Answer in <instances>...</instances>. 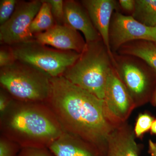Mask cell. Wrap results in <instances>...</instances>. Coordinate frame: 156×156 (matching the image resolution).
<instances>
[{"label":"cell","mask_w":156,"mask_h":156,"mask_svg":"<svg viewBox=\"0 0 156 156\" xmlns=\"http://www.w3.org/2000/svg\"><path fill=\"white\" fill-rule=\"evenodd\" d=\"M46 104L65 131L94 144L105 156L108 139L117 127L108 116L103 99L61 76L51 78Z\"/></svg>","instance_id":"cell-1"},{"label":"cell","mask_w":156,"mask_h":156,"mask_svg":"<svg viewBox=\"0 0 156 156\" xmlns=\"http://www.w3.org/2000/svg\"><path fill=\"white\" fill-rule=\"evenodd\" d=\"M0 129L22 148H48L65 131L47 104L14 99L1 115Z\"/></svg>","instance_id":"cell-2"},{"label":"cell","mask_w":156,"mask_h":156,"mask_svg":"<svg viewBox=\"0 0 156 156\" xmlns=\"http://www.w3.org/2000/svg\"><path fill=\"white\" fill-rule=\"evenodd\" d=\"M112 57L102 39L87 43L79 58L62 76L103 100L108 77L113 68Z\"/></svg>","instance_id":"cell-3"},{"label":"cell","mask_w":156,"mask_h":156,"mask_svg":"<svg viewBox=\"0 0 156 156\" xmlns=\"http://www.w3.org/2000/svg\"><path fill=\"white\" fill-rule=\"evenodd\" d=\"M51 79L35 67L17 60L0 70L2 89L20 101L46 103L51 92Z\"/></svg>","instance_id":"cell-4"},{"label":"cell","mask_w":156,"mask_h":156,"mask_svg":"<svg viewBox=\"0 0 156 156\" xmlns=\"http://www.w3.org/2000/svg\"><path fill=\"white\" fill-rule=\"evenodd\" d=\"M116 73L134 101L136 107L150 102L156 88V71L141 58L112 53Z\"/></svg>","instance_id":"cell-5"},{"label":"cell","mask_w":156,"mask_h":156,"mask_svg":"<svg viewBox=\"0 0 156 156\" xmlns=\"http://www.w3.org/2000/svg\"><path fill=\"white\" fill-rule=\"evenodd\" d=\"M11 47L16 60L30 65L51 78L62 76L80 56L75 51L49 48L34 40Z\"/></svg>","instance_id":"cell-6"},{"label":"cell","mask_w":156,"mask_h":156,"mask_svg":"<svg viewBox=\"0 0 156 156\" xmlns=\"http://www.w3.org/2000/svg\"><path fill=\"white\" fill-rule=\"evenodd\" d=\"M42 5L41 0L17 2L11 18L0 26L1 44L12 46L34 40L30 27Z\"/></svg>","instance_id":"cell-7"},{"label":"cell","mask_w":156,"mask_h":156,"mask_svg":"<svg viewBox=\"0 0 156 156\" xmlns=\"http://www.w3.org/2000/svg\"><path fill=\"white\" fill-rule=\"evenodd\" d=\"M109 46L112 53L128 42L136 40L156 42V28L148 27L130 15L115 11L112 17L108 33Z\"/></svg>","instance_id":"cell-8"},{"label":"cell","mask_w":156,"mask_h":156,"mask_svg":"<svg viewBox=\"0 0 156 156\" xmlns=\"http://www.w3.org/2000/svg\"><path fill=\"white\" fill-rule=\"evenodd\" d=\"M103 100L108 116L116 127L127 122L136 108L114 68L108 77Z\"/></svg>","instance_id":"cell-9"},{"label":"cell","mask_w":156,"mask_h":156,"mask_svg":"<svg viewBox=\"0 0 156 156\" xmlns=\"http://www.w3.org/2000/svg\"><path fill=\"white\" fill-rule=\"evenodd\" d=\"M34 38L42 44L79 53L83 52L87 44L80 32L65 24H56L48 30L35 35Z\"/></svg>","instance_id":"cell-10"},{"label":"cell","mask_w":156,"mask_h":156,"mask_svg":"<svg viewBox=\"0 0 156 156\" xmlns=\"http://www.w3.org/2000/svg\"><path fill=\"white\" fill-rule=\"evenodd\" d=\"M87 10L94 27L101 37L111 55L109 46L110 24L115 11H119V3L115 0H83L80 2Z\"/></svg>","instance_id":"cell-11"},{"label":"cell","mask_w":156,"mask_h":156,"mask_svg":"<svg viewBox=\"0 0 156 156\" xmlns=\"http://www.w3.org/2000/svg\"><path fill=\"white\" fill-rule=\"evenodd\" d=\"M63 23L82 33L86 43L102 39L80 2L73 0L64 1Z\"/></svg>","instance_id":"cell-12"},{"label":"cell","mask_w":156,"mask_h":156,"mask_svg":"<svg viewBox=\"0 0 156 156\" xmlns=\"http://www.w3.org/2000/svg\"><path fill=\"white\" fill-rule=\"evenodd\" d=\"M48 148L55 156H104L94 144L65 131Z\"/></svg>","instance_id":"cell-13"},{"label":"cell","mask_w":156,"mask_h":156,"mask_svg":"<svg viewBox=\"0 0 156 156\" xmlns=\"http://www.w3.org/2000/svg\"><path fill=\"white\" fill-rule=\"evenodd\" d=\"M135 134L127 122L116 127L109 136L104 156H139Z\"/></svg>","instance_id":"cell-14"},{"label":"cell","mask_w":156,"mask_h":156,"mask_svg":"<svg viewBox=\"0 0 156 156\" xmlns=\"http://www.w3.org/2000/svg\"><path fill=\"white\" fill-rule=\"evenodd\" d=\"M117 53L141 58L156 71V44L154 42L145 40L128 42L122 46Z\"/></svg>","instance_id":"cell-15"},{"label":"cell","mask_w":156,"mask_h":156,"mask_svg":"<svg viewBox=\"0 0 156 156\" xmlns=\"http://www.w3.org/2000/svg\"><path fill=\"white\" fill-rule=\"evenodd\" d=\"M131 16L148 27H156V0H135V8Z\"/></svg>","instance_id":"cell-16"},{"label":"cell","mask_w":156,"mask_h":156,"mask_svg":"<svg viewBox=\"0 0 156 156\" xmlns=\"http://www.w3.org/2000/svg\"><path fill=\"white\" fill-rule=\"evenodd\" d=\"M41 1V7L30 27V33L33 36L48 30L56 24L52 15L50 4L46 0Z\"/></svg>","instance_id":"cell-17"},{"label":"cell","mask_w":156,"mask_h":156,"mask_svg":"<svg viewBox=\"0 0 156 156\" xmlns=\"http://www.w3.org/2000/svg\"><path fill=\"white\" fill-rule=\"evenodd\" d=\"M155 119L148 112L140 113L136 119L134 130L136 137L140 138L144 134L150 131L152 123Z\"/></svg>","instance_id":"cell-18"},{"label":"cell","mask_w":156,"mask_h":156,"mask_svg":"<svg viewBox=\"0 0 156 156\" xmlns=\"http://www.w3.org/2000/svg\"><path fill=\"white\" fill-rule=\"evenodd\" d=\"M21 148L17 143L1 134L0 156H17Z\"/></svg>","instance_id":"cell-19"},{"label":"cell","mask_w":156,"mask_h":156,"mask_svg":"<svg viewBox=\"0 0 156 156\" xmlns=\"http://www.w3.org/2000/svg\"><path fill=\"white\" fill-rule=\"evenodd\" d=\"M17 2L16 0H1L0 1V24L7 22L14 13Z\"/></svg>","instance_id":"cell-20"},{"label":"cell","mask_w":156,"mask_h":156,"mask_svg":"<svg viewBox=\"0 0 156 156\" xmlns=\"http://www.w3.org/2000/svg\"><path fill=\"white\" fill-rule=\"evenodd\" d=\"M46 1L50 5L51 12L56 24H64V1L62 0Z\"/></svg>","instance_id":"cell-21"},{"label":"cell","mask_w":156,"mask_h":156,"mask_svg":"<svg viewBox=\"0 0 156 156\" xmlns=\"http://www.w3.org/2000/svg\"><path fill=\"white\" fill-rule=\"evenodd\" d=\"M16 61L11 46L2 47L0 50V67L3 68L13 64Z\"/></svg>","instance_id":"cell-22"},{"label":"cell","mask_w":156,"mask_h":156,"mask_svg":"<svg viewBox=\"0 0 156 156\" xmlns=\"http://www.w3.org/2000/svg\"><path fill=\"white\" fill-rule=\"evenodd\" d=\"M17 156H55L48 148L23 147Z\"/></svg>","instance_id":"cell-23"},{"label":"cell","mask_w":156,"mask_h":156,"mask_svg":"<svg viewBox=\"0 0 156 156\" xmlns=\"http://www.w3.org/2000/svg\"><path fill=\"white\" fill-rule=\"evenodd\" d=\"M14 98L8 92L2 89L0 91V114H2L9 108Z\"/></svg>","instance_id":"cell-24"},{"label":"cell","mask_w":156,"mask_h":156,"mask_svg":"<svg viewBox=\"0 0 156 156\" xmlns=\"http://www.w3.org/2000/svg\"><path fill=\"white\" fill-rule=\"evenodd\" d=\"M119 8L123 11L131 16L135 8V0H119Z\"/></svg>","instance_id":"cell-25"},{"label":"cell","mask_w":156,"mask_h":156,"mask_svg":"<svg viewBox=\"0 0 156 156\" xmlns=\"http://www.w3.org/2000/svg\"><path fill=\"white\" fill-rule=\"evenodd\" d=\"M148 153L151 156H156V142H153L151 140L148 141Z\"/></svg>","instance_id":"cell-26"},{"label":"cell","mask_w":156,"mask_h":156,"mask_svg":"<svg viewBox=\"0 0 156 156\" xmlns=\"http://www.w3.org/2000/svg\"><path fill=\"white\" fill-rule=\"evenodd\" d=\"M150 131L152 135H156V119L154 120Z\"/></svg>","instance_id":"cell-27"},{"label":"cell","mask_w":156,"mask_h":156,"mask_svg":"<svg viewBox=\"0 0 156 156\" xmlns=\"http://www.w3.org/2000/svg\"><path fill=\"white\" fill-rule=\"evenodd\" d=\"M150 103L154 107L156 106V88L154 92L152 98Z\"/></svg>","instance_id":"cell-28"},{"label":"cell","mask_w":156,"mask_h":156,"mask_svg":"<svg viewBox=\"0 0 156 156\" xmlns=\"http://www.w3.org/2000/svg\"><path fill=\"white\" fill-rule=\"evenodd\" d=\"M154 43H155V44H156V42H154Z\"/></svg>","instance_id":"cell-29"}]
</instances>
